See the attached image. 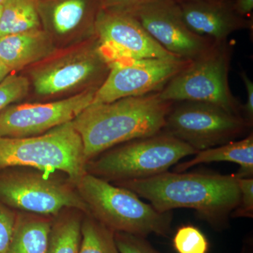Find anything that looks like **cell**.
<instances>
[{
    "instance_id": "6da1fadb",
    "label": "cell",
    "mask_w": 253,
    "mask_h": 253,
    "mask_svg": "<svg viewBox=\"0 0 253 253\" xmlns=\"http://www.w3.org/2000/svg\"><path fill=\"white\" fill-rule=\"evenodd\" d=\"M173 104L158 91L89 105L72 121L86 162L117 145L161 132Z\"/></svg>"
},
{
    "instance_id": "7a4b0ae2",
    "label": "cell",
    "mask_w": 253,
    "mask_h": 253,
    "mask_svg": "<svg viewBox=\"0 0 253 253\" xmlns=\"http://www.w3.org/2000/svg\"><path fill=\"white\" fill-rule=\"evenodd\" d=\"M151 203L160 212L176 208L194 209L214 226L224 225L241 199L238 178L233 175L169 172L142 179L119 181Z\"/></svg>"
},
{
    "instance_id": "3957f363",
    "label": "cell",
    "mask_w": 253,
    "mask_h": 253,
    "mask_svg": "<svg viewBox=\"0 0 253 253\" xmlns=\"http://www.w3.org/2000/svg\"><path fill=\"white\" fill-rule=\"evenodd\" d=\"M89 210V214L114 232L144 237L149 234L168 235L171 212H160L151 204L123 186L86 172L74 184Z\"/></svg>"
},
{
    "instance_id": "277c9868",
    "label": "cell",
    "mask_w": 253,
    "mask_h": 253,
    "mask_svg": "<svg viewBox=\"0 0 253 253\" xmlns=\"http://www.w3.org/2000/svg\"><path fill=\"white\" fill-rule=\"evenodd\" d=\"M86 165L81 138L72 121L41 135L0 137V170L23 168L61 172L74 184L87 172Z\"/></svg>"
},
{
    "instance_id": "5b68a950",
    "label": "cell",
    "mask_w": 253,
    "mask_h": 253,
    "mask_svg": "<svg viewBox=\"0 0 253 253\" xmlns=\"http://www.w3.org/2000/svg\"><path fill=\"white\" fill-rule=\"evenodd\" d=\"M197 153L189 145L161 131L107 150L87 163L86 172L108 181L146 179L167 172L183 158Z\"/></svg>"
},
{
    "instance_id": "8992f818",
    "label": "cell",
    "mask_w": 253,
    "mask_h": 253,
    "mask_svg": "<svg viewBox=\"0 0 253 253\" xmlns=\"http://www.w3.org/2000/svg\"><path fill=\"white\" fill-rule=\"evenodd\" d=\"M234 47V43L228 40L214 41L159 91L161 97L172 102L215 105L243 117V104L233 94L229 83Z\"/></svg>"
},
{
    "instance_id": "52a82bcc",
    "label": "cell",
    "mask_w": 253,
    "mask_h": 253,
    "mask_svg": "<svg viewBox=\"0 0 253 253\" xmlns=\"http://www.w3.org/2000/svg\"><path fill=\"white\" fill-rule=\"evenodd\" d=\"M53 174L32 168L1 169L0 203L18 212L46 217H54L66 209L89 214L74 184Z\"/></svg>"
},
{
    "instance_id": "ba28073f",
    "label": "cell",
    "mask_w": 253,
    "mask_h": 253,
    "mask_svg": "<svg viewBox=\"0 0 253 253\" xmlns=\"http://www.w3.org/2000/svg\"><path fill=\"white\" fill-rule=\"evenodd\" d=\"M252 126L242 116L215 105L178 101L168 113L163 131L199 152L235 141Z\"/></svg>"
},
{
    "instance_id": "9c48e42d",
    "label": "cell",
    "mask_w": 253,
    "mask_h": 253,
    "mask_svg": "<svg viewBox=\"0 0 253 253\" xmlns=\"http://www.w3.org/2000/svg\"><path fill=\"white\" fill-rule=\"evenodd\" d=\"M191 61L184 59H127L111 63L91 104L158 92Z\"/></svg>"
},
{
    "instance_id": "30bf717a",
    "label": "cell",
    "mask_w": 253,
    "mask_h": 253,
    "mask_svg": "<svg viewBox=\"0 0 253 253\" xmlns=\"http://www.w3.org/2000/svg\"><path fill=\"white\" fill-rule=\"evenodd\" d=\"M94 30L105 62L127 59H181L162 47L135 18L123 11L100 10Z\"/></svg>"
},
{
    "instance_id": "8fae6325",
    "label": "cell",
    "mask_w": 253,
    "mask_h": 253,
    "mask_svg": "<svg viewBox=\"0 0 253 253\" xmlns=\"http://www.w3.org/2000/svg\"><path fill=\"white\" fill-rule=\"evenodd\" d=\"M118 11L135 18L160 45L181 59H196L214 41L188 27L175 0H160Z\"/></svg>"
},
{
    "instance_id": "7c38bea8",
    "label": "cell",
    "mask_w": 253,
    "mask_h": 253,
    "mask_svg": "<svg viewBox=\"0 0 253 253\" xmlns=\"http://www.w3.org/2000/svg\"><path fill=\"white\" fill-rule=\"evenodd\" d=\"M98 87L60 101L42 104H11L0 111V137L41 135L72 121L92 103Z\"/></svg>"
},
{
    "instance_id": "4fadbf2b",
    "label": "cell",
    "mask_w": 253,
    "mask_h": 253,
    "mask_svg": "<svg viewBox=\"0 0 253 253\" xmlns=\"http://www.w3.org/2000/svg\"><path fill=\"white\" fill-rule=\"evenodd\" d=\"M188 27L199 36L213 41L228 40L232 33L253 29V21L240 16L233 0L177 1Z\"/></svg>"
},
{
    "instance_id": "5bb4252c",
    "label": "cell",
    "mask_w": 253,
    "mask_h": 253,
    "mask_svg": "<svg viewBox=\"0 0 253 253\" xmlns=\"http://www.w3.org/2000/svg\"><path fill=\"white\" fill-rule=\"evenodd\" d=\"M109 67L96 48L82 56L70 58L42 68L33 75L35 90L42 96H49L70 90L75 86L106 77Z\"/></svg>"
},
{
    "instance_id": "9a60e30c",
    "label": "cell",
    "mask_w": 253,
    "mask_h": 253,
    "mask_svg": "<svg viewBox=\"0 0 253 253\" xmlns=\"http://www.w3.org/2000/svg\"><path fill=\"white\" fill-rule=\"evenodd\" d=\"M52 44L41 29L0 37V63L12 71L44 59Z\"/></svg>"
},
{
    "instance_id": "2e32d148",
    "label": "cell",
    "mask_w": 253,
    "mask_h": 253,
    "mask_svg": "<svg viewBox=\"0 0 253 253\" xmlns=\"http://www.w3.org/2000/svg\"><path fill=\"white\" fill-rule=\"evenodd\" d=\"M190 161L176 166L175 172H184L190 168L202 163L231 162L239 165L237 178H252L253 174V133L239 141H233L226 144L200 151Z\"/></svg>"
},
{
    "instance_id": "e0dca14e",
    "label": "cell",
    "mask_w": 253,
    "mask_h": 253,
    "mask_svg": "<svg viewBox=\"0 0 253 253\" xmlns=\"http://www.w3.org/2000/svg\"><path fill=\"white\" fill-rule=\"evenodd\" d=\"M51 219L18 212L14 231L4 253H46Z\"/></svg>"
},
{
    "instance_id": "ac0fdd59",
    "label": "cell",
    "mask_w": 253,
    "mask_h": 253,
    "mask_svg": "<svg viewBox=\"0 0 253 253\" xmlns=\"http://www.w3.org/2000/svg\"><path fill=\"white\" fill-rule=\"evenodd\" d=\"M63 211L51 219L46 253H79L83 219L81 212L75 209L67 213Z\"/></svg>"
},
{
    "instance_id": "d6986e66",
    "label": "cell",
    "mask_w": 253,
    "mask_h": 253,
    "mask_svg": "<svg viewBox=\"0 0 253 253\" xmlns=\"http://www.w3.org/2000/svg\"><path fill=\"white\" fill-rule=\"evenodd\" d=\"M38 0H7L0 14V37L41 29Z\"/></svg>"
},
{
    "instance_id": "ffe728a7",
    "label": "cell",
    "mask_w": 253,
    "mask_h": 253,
    "mask_svg": "<svg viewBox=\"0 0 253 253\" xmlns=\"http://www.w3.org/2000/svg\"><path fill=\"white\" fill-rule=\"evenodd\" d=\"M79 253H120L114 231L90 214H85L82 222Z\"/></svg>"
},
{
    "instance_id": "44dd1931",
    "label": "cell",
    "mask_w": 253,
    "mask_h": 253,
    "mask_svg": "<svg viewBox=\"0 0 253 253\" xmlns=\"http://www.w3.org/2000/svg\"><path fill=\"white\" fill-rule=\"evenodd\" d=\"M172 243L177 253H208L209 249L207 238L204 233L192 225L179 228Z\"/></svg>"
},
{
    "instance_id": "7402d4cb",
    "label": "cell",
    "mask_w": 253,
    "mask_h": 253,
    "mask_svg": "<svg viewBox=\"0 0 253 253\" xmlns=\"http://www.w3.org/2000/svg\"><path fill=\"white\" fill-rule=\"evenodd\" d=\"M29 86L27 78L9 74L0 83V111L25 97L29 90Z\"/></svg>"
},
{
    "instance_id": "603a6c76",
    "label": "cell",
    "mask_w": 253,
    "mask_h": 253,
    "mask_svg": "<svg viewBox=\"0 0 253 253\" xmlns=\"http://www.w3.org/2000/svg\"><path fill=\"white\" fill-rule=\"evenodd\" d=\"M115 240L120 253H159L141 236L115 232Z\"/></svg>"
},
{
    "instance_id": "cb8c5ba5",
    "label": "cell",
    "mask_w": 253,
    "mask_h": 253,
    "mask_svg": "<svg viewBox=\"0 0 253 253\" xmlns=\"http://www.w3.org/2000/svg\"><path fill=\"white\" fill-rule=\"evenodd\" d=\"M241 199L238 207L231 214L233 217H253V178H238Z\"/></svg>"
},
{
    "instance_id": "d4e9b609",
    "label": "cell",
    "mask_w": 253,
    "mask_h": 253,
    "mask_svg": "<svg viewBox=\"0 0 253 253\" xmlns=\"http://www.w3.org/2000/svg\"><path fill=\"white\" fill-rule=\"evenodd\" d=\"M17 213L16 211L0 203V253H4L9 246Z\"/></svg>"
},
{
    "instance_id": "484cf974",
    "label": "cell",
    "mask_w": 253,
    "mask_h": 253,
    "mask_svg": "<svg viewBox=\"0 0 253 253\" xmlns=\"http://www.w3.org/2000/svg\"><path fill=\"white\" fill-rule=\"evenodd\" d=\"M240 77L247 92V99L246 104L242 106V116L244 119L252 125L253 123V83L246 71H240Z\"/></svg>"
},
{
    "instance_id": "4316f807",
    "label": "cell",
    "mask_w": 253,
    "mask_h": 253,
    "mask_svg": "<svg viewBox=\"0 0 253 253\" xmlns=\"http://www.w3.org/2000/svg\"><path fill=\"white\" fill-rule=\"evenodd\" d=\"M160 0H101V9L122 10Z\"/></svg>"
},
{
    "instance_id": "83f0119b",
    "label": "cell",
    "mask_w": 253,
    "mask_h": 253,
    "mask_svg": "<svg viewBox=\"0 0 253 253\" xmlns=\"http://www.w3.org/2000/svg\"><path fill=\"white\" fill-rule=\"evenodd\" d=\"M233 6L238 14L247 18L252 13L253 0H233Z\"/></svg>"
},
{
    "instance_id": "f1b7e54d",
    "label": "cell",
    "mask_w": 253,
    "mask_h": 253,
    "mask_svg": "<svg viewBox=\"0 0 253 253\" xmlns=\"http://www.w3.org/2000/svg\"><path fill=\"white\" fill-rule=\"evenodd\" d=\"M11 70H9V68L3 66L2 64L0 65V83L4 81L5 78L11 74Z\"/></svg>"
},
{
    "instance_id": "f546056e",
    "label": "cell",
    "mask_w": 253,
    "mask_h": 253,
    "mask_svg": "<svg viewBox=\"0 0 253 253\" xmlns=\"http://www.w3.org/2000/svg\"><path fill=\"white\" fill-rule=\"evenodd\" d=\"M176 1H202V0H175Z\"/></svg>"
},
{
    "instance_id": "4dcf8cb0",
    "label": "cell",
    "mask_w": 253,
    "mask_h": 253,
    "mask_svg": "<svg viewBox=\"0 0 253 253\" xmlns=\"http://www.w3.org/2000/svg\"><path fill=\"white\" fill-rule=\"evenodd\" d=\"M7 0H0V6L4 4Z\"/></svg>"
},
{
    "instance_id": "1f68e13d",
    "label": "cell",
    "mask_w": 253,
    "mask_h": 253,
    "mask_svg": "<svg viewBox=\"0 0 253 253\" xmlns=\"http://www.w3.org/2000/svg\"><path fill=\"white\" fill-rule=\"evenodd\" d=\"M1 8H2V5H1V6H0V14H1Z\"/></svg>"
},
{
    "instance_id": "d6a6232c",
    "label": "cell",
    "mask_w": 253,
    "mask_h": 253,
    "mask_svg": "<svg viewBox=\"0 0 253 253\" xmlns=\"http://www.w3.org/2000/svg\"><path fill=\"white\" fill-rule=\"evenodd\" d=\"M0 65H1V63H0Z\"/></svg>"
}]
</instances>
